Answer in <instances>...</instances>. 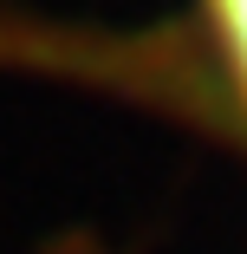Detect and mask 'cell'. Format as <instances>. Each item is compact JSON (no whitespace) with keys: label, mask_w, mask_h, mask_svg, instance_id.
<instances>
[{"label":"cell","mask_w":247,"mask_h":254,"mask_svg":"<svg viewBox=\"0 0 247 254\" xmlns=\"http://www.w3.org/2000/svg\"><path fill=\"white\" fill-rule=\"evenodd\" d=\"M208 13H215V33H221V53L247 91V0H208Z\"/></svg>","instance_id":"obj_1"}]
</instances>
